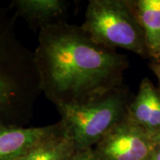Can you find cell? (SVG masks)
Here are the masks:
<instances>
[{"label":"cell","instance_id":"obj_1","mask_svg":"<svg viewBox=\"0 0 160 160\" xmlns=\"http://www.w3.org/2000/svg\"><path fill=\"white\" fill-rule=\"evenodd\" d=\"M33 59L41 93L55 106L85 102L118 89L128 67L123 55L67 22L39 32Z\"/></svg>","mask_w":160,"mask_h":160},{"label":"cell","instance_id":"obj_2","mask_svg":"<svg viewBox=\"0 0 160 160\" xmlns=\"http://www.w3.org/2000/svg\"><path fill=\"white\" fill-rule=\"evenodd\" d=\"M15 19L0 7V122L24 127L41 91L33 52L18 39Z\"/></svg>","mask_w":160,"mask_h":160},{"label":"cell","instance_id":"obj_3","mask_svg":"<svg viewBox=\"0 0 160 160\" xmlns=\"http://www.w3.org/2000/svg\"><path fill=\"white\" fill-rule=\"evenodd\" d=\"M81 27L92 40L104 47L148 56L133 1L91 0Z\"/></svg>","mask_w":160,"mask_h":160},{"label":"cell","instance_id":"obj_4","mask_svg":"<svg viewBox=\"0 0 160 160\" xmlns=\"http://www.w3.org/2000/svg\"><path fill=\"white\" fill-rule=\"evenodd\" d=\"M125 94L118 88L85 102L56 106L62 125L77 151L93 148L126 117Z\"/></svg>","mask_w":160,"mask_h":160},{"label":"cell","instance_id":"obj_5","mask_svg":"<svg viewBox=\"0 0 160 160\" xmlns=\"http://www.w3.org/2000/svg\"><path fill=\"white\" fill-rule=\"evenodd\" d=\"M155 145L148 134L126 117L93 148L96 160H148Z\"/></svg>","mask_w":160,"mask_h":160},{"label":"cell","instance_id":"obj_6","mask_svg":"<svg viewBox=\"0 0 160 160\" xmlns=\"http://www.w3.org/2000/svg\"><path fill=\"white\" fill-rule=\"evenodd\" d=\"M61 122L26 128L0 122V160H17L46 138L63 131Z\"/></svg>","mask_w":160,"mask_h":160},{"label":"cell","instance_id":"obj_7","mask_svg":"<svg viewBox=\"0 0 160 160\" xmlns=\"http://www.w3.org/2000/svg\"><path fill=\"white\" fill-rule=\"evenodd\" d=\"M127 117L150 137L160 131V91L148 78L142 80L137 96L128 105Z\"/></svg>","mask_w":160,"mask_h":160},{"label":"cell","instance_id":"obj_8","mask_svg":"<svg viewBox=\"0 0 160 160\" xmlns=\"http://www.w3.org/2000/svg\"><path fill=\"white\" fill-rule=\"evenodd\" d=\"M11 8L15 17L23 19L33 31L37 32L64 21L68 3L64 0H13Z\"/></svg>","mask_w":160,"mask_h":160},{"label":"cell","instance_id":"obj_9","mask_svg":"<svg viewBox=\"0 0 160 160\" xmlns=\"http://www.w3.org/2000/svg\"><path fill=\"white\" fill-rule=\"evenodd\" d=\"M142 28L147 55L160 60V0L133 1Z\"/></svg>","mask_w":160,"mask_h":160},{"label":"cell","instance_id":"obj_10","mask_svg":"<svg viewBox=\"0 0 160 160\" xmlns=\"http://www.w3.org/2000/svg\"><path fill=\"white\" fill-rule=\"evenodd\" d=\"M76 151L63 131L39 142L17 160H69Z\"/></svg>","mask_w":160,"mask_h":160},{"label":"cell","instance_id":"obj_11","mask_svg":"<svg viewBox=\"0 0 160 160\" xmlns=\"http://www.w3.org/2000/svg\"><path fill=\"white\" fill-rule=\"evenodd\" d=\"M69 160H96L93 148L77 151Z\"/></svg>","mask_w":160,"mask_h":160},{"label":"cell","instance_id":"obj_12","mask_svg":"<svg viewBox=\"0 0 160 160\" xmlns=\"http://www.w3.org/2000/svg\"><path fill=\"white\" fill-rule=\"evenodd\" d=\"M150 67H151V69L154 73L156 77H157L160 84V60L159 61H153L151 64Z\"/></svg>","mask_w":160,"mask_h":160},{"label":"cell","instance_id":"obj_13","mask_svg":"<svg viewBox=\"0 0 160 160\" xmlns=\"http://www.w3.org/2000/svg\"><path fill=\"white\" fill-rule=\"evenodd\" d=\"M148 160H160V147L155 146Z\"/></svg>","mask_w":160,"mask_h":160},{"label":"cell","instance_id":"obj_14","mask_svg":"<svg viewBox=\"0 0 160 160\" xmlns=\"http://www.w3.org/2000/svg\"><path fill=\"white\" fill-rule=\"evenodd\" d=\"M151 139L152 142H153V145L155 146H159V147H160V131L155 133V134L152 135L151 137Z\"/></svg>","mask_w":160,"mask_h":160}]
</instances>
